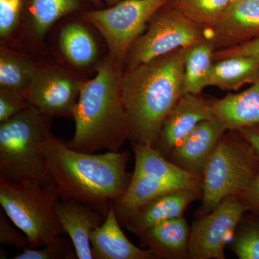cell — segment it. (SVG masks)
<instances>
[{"label": "cell", "mask_w": 259, "mask_h": 259, "mask_svg": "<svg viewBox=\"0 0 259 259\" xmlns=\"http://www.w3.org/2000/svg\"><path fill=\"white\" fill-rule=\"evenodd\" d=\"M44 149L60 199L79 201L106 217L112 202L120 199L128 187L131 176L126 171L127 151L81 152L52 134Z\"/></svg>", "instance_id": "cell-1"}, {"label": "cell", "mask_w": 259, "mask_h": 259, "mask_svg": "<svg viewBox=\"0 0 259 259\" xmlns=\"http://www.w3.org/2000/svg\"><path fill=\"white\" fill-rule=\"evenodd\" d=\"M186 49L123 71L122 95L128 140L154 147L163 121L184 95Z\"/></svg>", "instance_id": "cell-2"}, {"label": "cell", "mask_w": 259, "mask_h": 259, "mask_svg": "<svg viewBox=\"0 0 259 259\" xmlns=\"http://www.w3.org/2000/svg\"><path fill=\"white\" fill-rule=\"evenodd\" d=\"M95 73L82 85L73 114L74 136L66 142L81 152H117L128 140L122 95L123 68L107 54Z\"/></svg>", "instance_id": "cell-3"}, {"label": "cell", "mask_w": 259, "mask_h": 259, "mask_svg": "<svg viewBox=\"0 0 259 259\" xmlns=\"http://www.w3.org/2000/svg\"><path fill=\"white\" fill-rule=\"evenodd\" d=\"M52 118L30 105L0 122V177L44 187L54 185L44 149Z\"/></svg>", "instance_id": "cell-4"}, {"label": "cell", "mask_w": 259, "mask_h": 259, "mask_svg": "<svg viewBox=\"0 0 259 259\" xmlns=\"http://www.w3.org/2000/svg\"><path fill=\"white\" fill-rule=\"evenodd\" d=\"M259 156L237 131H228L204 167L199 217L208 214L230 196H239L258 173Z\"/></svg>", "instance_id": "cell-5"}, {"label": "cell", "mask_w": 259, "mask_h": 259, "mask_svg": "<svg viewBox=\"0 0 259 259\" xmlns=\"http://www.w3.org/2000/svg\"><path fill=\"white\" fill-rule=\"evenodd\" d=\"M60 199L55 185L14 182L0 177V205L17 228L28 238L30 247L45 245L65 235L55 212Z\"/></svg>", "instance_id": "cell-6"}, {"label": "cell", "mask_w": 259, "mask_h": 259, "mask_svg": "<svg viewBox=\"0 0 259 259\" xmlns=\"http://www.w3.org/2000/svg\"><path fill=\"white\" fill-rule=\"evenodd\" d=\"M135 168L125 193L113 203L123 226L133 213L151 199L180 189H202V178L184 171L151 146L131 143Z\"/></svg>", "instance_id": "cell-7"}, {"label": "cell", "mask_w": 259, "mask_h": 259, "mask_svg": "<svg viewBox=\"0 0 259 259\" xmlns=\"http://www.w3.org/2000/svg\"><path fill=\"white\" fill-rule=\"evenodd\" d=\"M207 30L167 3L150 19L146 30L130 48L123 71L202 41L211 35Z\"/></svg>", "instance_id": "cell-8"}, {"label": "cell", "mask_w": 259, "mask_h": 259, "mask_svg": "<svg viewBox=\"0 0 259 259\" xmlns=\"http://www.w3.org/2000/svg\"><path fill=\"white\" fill-rule=\"evenodd\" d=\"M170 0H122L114 6L79 13L101 34L108 55L123 68L130 48L146 30L150 19Z\"/></svg>", "instance_id": "cell-9"}, {"label": "cell", "mask_w": 259, "mask_h": 259, "mask_svg": "<svg viewBox=\"0 0 259 259\" xmlns=\"http://www.w3.org/2000/svg\"><path fill=\"white\" fill-rule=\"evenodd\" d=\"M87 79L65 65L53 61L37 63L27 90L31 106L44 115L73 118L80 92Z\"/></svg>", "instance_id": "cell-10"}, {"label": "cell", "mask_w": 259, "mask_h": 259, "mask_svg": "<svg viewBox=\"0 0 259 259\" xmlns=\"http://www.w3.org/2000/svg\"><path fill=\"white\" fill-rule=\"evenodd\" d=\"M247 212L238 196L223 199L190 228L189 258L224 259L225 248Z\"/></svg>", "instance_id": "cell-11"}, {"label": "cell", "mask_w": 259, "mask_h": 259, "mask_svg": "<svg viewBox=\"0 0 259 259\" xmlns=\"http://www.w3.org/2000/svg\"><path fill=\"white\" fill-rule=\"evenodd\" d=\"M228 131L217 117L202 121L173 148L167 158L184 171L202 178L220 140Z\"/></svg>", "instance_id": "cell-12"}, {"label": "cell", "mask_w": 259, "mask_h": 259, "mask_svg": "<svg viewBox=\"0 0 259 259\" xmlns=\"http://www.w3.org/2000/svg\"><path fill=\"white\" fill-rule=\"evenodd\" d=\"M214 116L212 105L200 95L184 94L163 121L154 148L167 158L201 122Z\"/></svg>", "instance_id": "cell-13"}, {"label": "cell", "mask_w": 259, "mask_h": 259, "mask_svg": "<svg viewBox=\"0 0 259 259\" xmlns=\"http://www.w3.org/2000/svg\"><path fill=\"white\" fill-rule=\"evenodd\" d=\"M210 34L215 50L258 38L259 0H231Z\"/></svg>", "instance_id": "cell-14"}, {"label": "cell", "mask_w": 259, "mask_h": 259, "mask_svg": "<svg viewBox=\"0 0 259 259\" xmlns=\"http://www.w3.org/2000/svg\"><path fill=\"white\" fill-rule=\"evenodd\" d=\"M202 194V189H180L162 194L139 207L123 226L139 236L158 223L182 217L187 207Z\"/></svg>", "instance_id": "cell-15"}, {"label": "cell", "mask_w": 259, "mask_h": 259, "mask_svg": "<svg viewBox=\"0 0 259 259\" xmlns=\"http://www.w3.org/2000/svg\"><path fill=\"white\" fill-rule=\"evenodd\" d=\"M58 220L74 244L78 259H93L90 235L105 217L93 207L73 199H59L55 204Z\"/></svg>", "instance_id": "cell-16"}, {"label": "cell", "mask_w": 259, "mask_h": 259, "mask_svg": "<svg viewBox=\"0 0 259 259\" xmlns=\"http://www.w3.org/2000/svg\"><path fill=\"white\" fill-rule=\"evenodd\" d=\"M93 8L90 0H22L21 23L25 35L42 41L61 19Z\"/></svg>", "instance_id": "cell-17"}, {"label": "cell", "mask_w": 259, "mask_h": 259, "mask_svg": "<svg viewBox=\"0 0 259 259\" xmlns=\"http://www.w3.org/2000/svg\"><path fill=\"white\" fill-rule=\"evenodd\" d=\"M113 203L103 223L92 231V250L95 259H153L150 250L136 246L121 229Z\"/></svg>", "instance_id": "cell-18"}, {"label": "cell", "mask_w": 259, "mask_h": 259, "mask_svg": "<svg viewBox=\"0 0 259 259\" xmlns=\"http://www.w3.org/2000/svg\"><path fill=\"white\" fill-rule=\"evenodd\" d=\"M88 23L77 13V19L69 20L59 33L58 46L61 56L70 66L83 71L97 66L99 49L93 34L88 28Z\"/></svg>", "instance_id": "cell-19"}, {"label": "cell", "mask_w": 259, "mask_h": 259, "mask_svg": "<svg viewBox=\"0 0 259 259\" xmlns=\"http://www.w3.org/2000/svg\"><path fill=\"white\" fill-rule=\"evenodd\" d=\"M190 228L185 218H174L151 227L139 236L141 244L155 258H189Z\"/></svg>", "instance_id": "cell-20"}, {"label": "cell", "mask_w": 259, "mask_h": 259, "mask_svg": "<svg viewBox=\"0 0 259 259\" xmlns=\"http://www.w3.org/2000/svg\"><path fill=\"white\" fill-rule=\"evenodd\" d=\"M213 112L228 131L259 125V76L251 86L211 103Z\"/></svg>", "instance_id": "cell-21"}, {"label": "cell", "mask_w": 259, "mask_h": 259, "mask_svg": "<svg viewBox=\"0 0 259 259\" xmlns=\"http://www.w3.org/2000/svg\"><path fill=\"white\" fill-rule=\"evenodd\" d=\"M259 76V58L236 56L214 61L207 87L236 91L253 83Z\"/></svg>", "instance_id": "cell-22"}, {"label": "cell", "mask_w": 259, "mask_h": 259, "mask_svg": "<svg viewBox=\"0 0 259 259\" xmlns=\"http://www.w3.org/2000/svg\"><path fill=\"white\" fill-rule=\"evenodd\" d=\"M214 51L215 46L211 35L186 49L184 94L200 95L203 89L207 87L214 64Z\"/></svg>", "instance_id": "cell-23"}, {"label": "cell", "mask_w": 259, "mask_h": 259, "mask_svg": "<svg viewBox=\"0 0 259 259\" xmlns=\"http://www.w3.org/2000/svg\"><path fill=\"white\" fill-rule=\"evenodd\" d=\"M36 67L30 56L1 47L0 89L27 92Z\"/></svg>", "instance_id": "cell-24"}, {"label": "cell", "mask_w": 259, "mask_h": 259, "mask_svg": "<svg viewBox=\"0 0 259 259\" xmlns=\"http://www.w3.org/2000/svg\"><path fill=\"white\" fill-rule=\"evenodd\" d=\"M231 0H170L168 5L187 18L212 30Z\"/></svg>", "instance_id": "cell-25"}, {"label": "cell", "mask_w": 259, "mask_h": 259, "mask_svg": "<svg viewBox=\"0 0 259 259\" xmlns=\"http://www.w3.org/2000/svg\"><path fill=\"white\" fill-rule=\"evenodd\" d=\"M232 250L240 259H259V214L243 218L231 243Z\"/></svg>", "instance_id": "cell-26"}, {"label": "cell", "mask_w": 259, "mask_h": 259, "mask_svg": "<svg viewBox=\"0 0 259 259\" xmlns=\"http://www.w3.org/2000/svg\"><path fill=\"white\" fill-rule=\"evenodd\" d=\"M69 238L63 235L54 238L44 245L41 249L28 248L13 259H75L76 257L74 244Z\"/></svg>", "instance_id": "cell-27"}, {"label": "cell", "mask_w": 259, "mask_h": 259, "mask_svg": "<svg viewBox=\"0 0 259 259\" xmlns=\"http://www.w3.org/2000/svg\"><path fill=\"white\" fill-rule=\"evenodd\" d=\"M22 0H0V36L9 39L21 23Z\"/></svg>", "instance_id": "cell-28"}, {"label": "cell", "mask_w": 259, "mask_h": 259, "mask_svg": "<svg viewBox=\"0 0 259 259\" xmlns=\"http://www.w3.org/2000/svg\"><path fill=\"white\" fill-rule=\"evenodd\" d=\"M30 106L27 92L0 89V122L9 120Z\"/></svg>", "instance_id": "cell-29"}, {"label": "cell", "mask_w": 259, "mask_h": 259, "mask_svg": "<svg viewBox=\"0 0 259 259\" xmlns=\"http://www.w3.org/2000/svg\"><path fill=\"white\" fill-rule=\"evenodd\" d=\"M3 209L0 210V243L1 244L14 247L19 250L30 248L28 238L17 231L8 221Z\"/></svg>", "instance_id": "cell-30"}, {"label": "cell", "mask_w": 259, "mask_h": 259, "mask_svg": "<svg viewBox=\"0 0 259 259\" xmlns=\"http://www.w3.org/2000/svg\"><path fill=\"white\" fill-rule=\"evenodd\" d=\"M236 56H253V57L259 58V37L237 47L215 50L213 54V60L214 62L225 58Z\"/></svg>", "instance_id": "cell-31"}, {"label": "cell", "mask_w": 259, "mask_h": 259, "mask_svg": "<svg viewBox=\"0 0 259 259\" xmlns=\"http://www.w3.org/2000/svg\"><path fill=\"white\" fill-rule=\"evenodd\" d=\"M238 197L244 204L247 212L259 214V168L249 187Z\"/></svg>", "instance_id": "cell-32"}, {"label": "cell", "mask_w": 259, "mask_h": 259, "mask_svg": "<svg viewBox=\"0 0 259 259\" xmlns=\"http://www.w3.org/2000/svg\"><path fill=\"white\" fill-rule=\"evenodd\" d=\"M237 131L249 142L259 156V125L250 126Z\"/></svg>", "instance_id": "cell-33"}, {"label": "cell", "mask_w": 259, "mask_h": 259, "mask_svg": "<svg viewBox=\"0 0 259 259\" xmlns=\"http://www.w3.org/2000/svg\"><path fill=\"white\" fill-rule=\"evenodd\" d=\"M96 9H102L106 8V5L102 2V0H90Z\"/></svg>", "instance_id": "cell-34"}, {"label": "cell", "mask_w": 259, "mask_h": 259, "mask_svg": "<svg viewBox=\"0 0 259 259\" xmlns=\"http://www.w3.org/2000/svg\"><path fill=\"white\" fill-rule=\"evenodd\" d=\"M122 0H105L106 8H110V7L114 6L117 3H120Z\"/></svg>", "instance_id": "cell-35"}]
</instances>
